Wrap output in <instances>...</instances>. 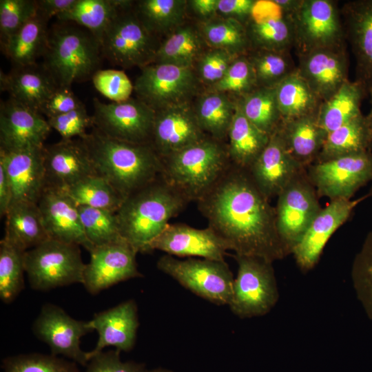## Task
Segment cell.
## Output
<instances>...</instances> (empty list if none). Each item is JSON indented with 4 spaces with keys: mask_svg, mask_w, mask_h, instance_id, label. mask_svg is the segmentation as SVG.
Instances as JSON below:
<instances>
[{
    "mask_svg": "<svg viewBox=\"0 0 372 372\" xmlns=\"http://www.w3.org/2000/svg\"><path fill=\"white\" fill-rule=\"evenodd\" d=\"M247 118L259 130L271 136L279 127L282 116L274 87H256L238 99Z\"/></svg>",
    "mask_w": 372,
    "mask_h": 372,
    "instance_id": "40",
    "label": "cell"
},
{
    "mask_svg": "<svg viewBox=\"0 0 372 372\" xmlns=\"http://www.w3.org/2000/svg\"><path fill=\"white\" fill-rule=\"evenodd\" d=\"M161 160V178L189 201L198 200L231 163L227 149L206 137Z\"/></svg>",
    "mask_w": 372,
    "mask_h": 372,
    "instance_id": "5",
    "label": "cell"
},
{
    "mask_svg": "<svg viewBox=\"0 0 372 372\" xmlns=\"http://www.w3.org/2000/svg\"><path fill=\"white\" fill-rule=\"evenodd\" d=\"M245 25L251 50L290 52L294 48L291 17L272 0L258 1Z\"/></svg>",
    "mask_w": 372,
    "mask_h": 372,
    "instance_id": "27",
    "label": "cell"
},
{
    "mask_svg": "<svg viewBox=\"0 0 372 372\" xmlns=\"http://www.w3.org/2000/svg\"><path fill=\"white\" fill-rule=\"evenodd\" d=\"M3 372H79L76 363L52 354H20L3 360Z\"/></svg>",
    "mask_w": 372,
    "mask_h": 372,
    "instance_id": "48",
    "label": "cell"
},
{
    "mask_svg": "<svg viewBox=\"0 0 372 372\" xmlns=\"http://www.w3.org/2000/svg\"><path fill=\"white\" fill-rule=\"evenodd\" d=\"M205 138L187 103L156 111L151 145L167 158Z\"/></svg>",
    "mask_w": 372,
    "mask_h": 372,
    "instance_id": "19",
    "label": "cell"
},
{
    "mask_svg": "<svg viewBox=\"0 0 372 372\" xmlns=\"http://www.w3.org/2000/svg\"><path fill=\"white\" fill-rule=\"evenodd\" d=\"M157 268L196 295L217 305L229 304L234 277L225 260L188 258L165 255Z\"/></svg>",
    "mask_w": 372,
    "mask_h": 372,
    "instance_id": "9",
    "label": "cell"
},
{
    "mask_svg": "<svg viewBox=\"0 0 372 372\" xmlns=\"http://www.w3.org/2000/svg\"><path fill=\"white\" fill-rule=\"evenodd\" d=\"M367 96L358 81L347 80L338 91L320 107L317 119L327 134L360 116L362 99Z\"/></svg>",
    "mask_w": 372,
    "mask_h": 372,
    "instance_id": "34",
    "label": "cell"
},
{
    "mask_svg": "<svg viewBox=\"0 0 372 372\" xmlns=\"http://www.w3.org/2000/svg\"><path fill=\"white\" fill-rule=\"evenodd\" d=\"M275 90L282 120L318 116L322 101L298 70L279 83Z\"/></svg>",
    "mask_w": 372,
    "mask_h": 372,
    "instance_id": "36",
    "label": "cell"
},
{
    "mask_svg": "<svg viewBox=\"0 0 372 372\" xmlns=\"http://www.w3.org/2000/svg\"><path fill=\"white\" fill-rule=\"evenodd\" d=\"M90 323L92 329L97 331L99 339L95 347L87 352L88 362L107 347L130 351L134 346L139 325L136 303L128 300L95 313Z\"/></svg>",
    "mask_w": 372,
    "mask_h": 372,
    "instance_id": "28",
    "label": "cell"
},
{
    "mask_svg": "<svg viewBox=\"0 0 372 372\" xmlns=\"http://www.w3.org/2000/svg\"><path fill=\"white\" fill-rule=\"evenodd\" d=\"M47 120L52 130L60 134L61 140L83 138L88 134L87 129L94 127L92 116L88 114L85 105Z\"/></svg>",
    "mask_w": 372,
    "mask_h": 372,
    "instance_id": "52",
    "label": "cell"
},
{
    "mask_svg": "<svg viewBox=\"0 0 372 372\" xmlns=\"http://www.w3.org/2000/svg\"><path fill=\"white\" fill-rule=\"evenodd\" d=\"M48 22L37 13L1 44L3 54L14 67L37 64V60L43 56L48 41Z\"/></svg>",
    "mask_w": 372,
    "mask_h": 372,
    "instance_id": "33",
    "label": "cell"
},
{
    "mask_svg": "<svg viewBox=\"0 0 372 372\" xmlns=\"http://www.w3.org/2000/svg\"><path fill=\"white\" fill-rule=\"evenodd\" d=\"M296 54L346 46L344 28L338 3L332 0H302L290 16Z\"/></svg>",
    "mask_w": 372,
    "mask_h": 372,
    "instance_id": "11",
    "label": "cell"
},
{
    "mask_svg": "<svg viewBox=\"0 0 372 372\" xmlns=\"http://www.w3.org/2000/svg\"><path fill=\"white\" fill-rule=\"evenodd\" d=\"M160 250L170 256L225 260L228 247L209 227L197 229L185 224H169L151 243L149 252Z\"/></svg>",
    "mask_w": 372,
    "mask_h": 372,
    "instance_id": "23",
    "label": "cell"
},
{
    "mask_svg": "<svg viewBox=\"0 0 372 372\" xmlns=\"http://www.w3.org/2000/svg\"><path fill=\"white\" fill-rule=\"evenodd\" d=\"M76 0H38V13L49 21L69 9Z\"/></svg>",
    "mask_w": 372,
    "mask_h": 372,
    "instance_id": "57",
    "label": "cell"
},
{
    "mask_svg": "<svg viewBox=\"0 0 372 372\" xmlns=\"http://www.w3.org/2000/svg\"><path fill=\"white\" fill-rule=\"evenodd\" d=\"M85 234L93 247L124 240L120 233L116 212L79 206Z\"/></svg>",
    "mask_w": 372,
    "mask_h": 372,
    "instance_id": "46",
    "label": "cell"
},
{
    "mask_svg": "<svg viewBox=\"0 0 372 372\" xmlns=\"http://www.w3.org/2000/svg\"><path fill=\"white\" fill-rule=\"evenodd\" d=\"M297 55L298 72L322 102L335 94L349 79L346 46L317 49Z\"/></svg>",
    "mask_w": 372,
    "mask_h": 372,
    "instance_id": "18",
    "label": "cell"
},
{
    "mask_svg": "<svg viewBox=\"0 0 372 372\" xmlns=\"http://www.w3.org/2000/svg\"><path fill=\"white\" fill-rule=\"evenodd\" d=\"M57 87L43 65L14 67L7 74L1 70V90L7 92L10 98L39 112Z\"/></svg>",
    "mask_w": 372,
    "mask_h": 372,
    "instance_id": "29",
    "label": "cell"
},
{
    "mask_svg": "<svg viewBox=\"0 0 372 372\" xmlns=\"http://www.w3.org/2000/svg\"><path fill=\"white\" fill-rule=\"evenodd\" d=\"M365 196H366V197H372V183H371V187H370V189L369 190L368 194Z\"/></svg>",
    "mask_w": 372,
    "mask_h": 372,
    "instance_id": "63",
    "label": "cell"
},
{
    "mask_svg": "<svg viewBox=\"0 0 372 372\" xmlns=\"http://www.w3.org/2000/svg\"><path fill=\"white\" fill-rule=\"evenodd\" d=\"M83 105L70 87L58 86L45 101L40 113L48 118L65 114Z\"/></svg>",
    "mask_w": 372,
    "mask_h": 372,
    "instance_id": "55",
    "label": "cell"
},
{
    "mask_svg": "<svg viewBox=\"0 0 372 372\" xmlns=\"http://www.w3.org/2000/svg\"><path fill=\"white\" fill-rule=\"evenodd\" d=\"M141 69L134 90L155 112L187 103L196 90L198 81L192 68L153 63Z\"/></svg>",
    "mask_w": 372,
    "mask_h": 372,
    "instance_id": "13",
    "label": "cell"
},
{
    "mask_svg": "<svg viewBox=\"0 0 372 372\" xmlns=\"http://www.w3.org/2000/svg\"><path fill=\"white\" fill-rule=\"evenodd\" d=\"M44 146L10 151L0 149V163L11 186V204H37L45 187Z\"/></svg>",
    "mask_w": 372,
    "mask_h": 372,
    "instance_id": "22",
    "label": "cell"
},
{
    "mask_svg": "<svg viewBox=\"0 0 372 372\" xmlns=\"http://www.w3.org/2000/svg\"><path fill=\"white\" fill-rule=\"evenodd\" d=\"M306 170L319 197L330 200L351 199L358 190L372 182V152L366 151L314 163Z\"/></svg>",
    "mask_w": 372,
    "mask_h": 372,
    "instance_id": "12",
    "label": "cell"
},
{
    "mask_svg": "<svg viewBox=\"0 0 372 372\" xmlns=\"http://www.w3.org/2000/svg\"><path fill=\"white\" fill-rule=\"evenodd\" d=\"M52 128L39 112L9 98L0 106V149L43 147Z\"/></svg>",
    "mask_w": 372,
    "mask_h": 372,
    "instance_id": "20",
    "label": "cell"
},
{
    "mask_svg": "<svg viewBox=\"0 0 372 372\" xmlns=\"http://www.w3.org/2000/svg\"><path fill=\"white\" fill-rule=\"evenodd\" d=\"M346 40L355 59L356 81L367 95L372 87V0H354L340 9Z\"/></svg>",
    "mask_w": 372,
    "mask_h": 372,
    "instance_id": "25",
    "label": "cell"
},
{
    "mask_svg": "<svg viewBox=\"0 0 372 372\" xmlns=\"http://www.w3.org/2000/svg\"><path fill=\"white\" fill-rule=\"evenodd\" d=\"M24 251L5 238L0 241V298L12 302L24 289Z\"/></svg>",
    "mask_w": 372,
    "mask_h": 372,
    "instance_id": "45",
    "label": "cell"
},
{
    "mask_svg": "<svg viewBox=\"0 0 372 372\" xmlns=\"http://www.w3.org/2000/svg\"><path fill=\"white\" fill-rule=\"evenodd\" d=\"M228 154L232 164L249 169L267 145L270 136L259 130L244 115L238 100L231 123Z\"/></svg>",
    "mask_w": 372,
    "mask_h": 372,
    "instance_id": "32",
    "label": "cell"
},
{
    "mask_svg": "<svg viewBox=\"0 0 372 372\" xmlns=\"http://www.w3.org/2000/svg\"><path fill=\"white\" fill-rule=\"evenodd\" d=\"M276 3L282 12L291 16L298 9L301 3L302 0H272Z\"/></svg>",
    "mask_w": 372,
    "mask_h": 372,
    "instance_id": "60",
    "label": "cell"
},
{
    "mask_svg": "<svg viewBox=\"0 0 372 372\" xmlns=\"http://www.w3.org/2000/svg\"><path fill=\"white\" fill-rule=\"evenodd\" d=\"M277 232L287 253L295 247L322 209L317 192L302 169L277 196Z\"/></svg>",
    "mask_w": 372,
    "mask_h": 372,
    "instance_id": "10",
    "label": "cell"
},
{
    "mask_svg": "<svg viewBox=\"0 0 372 372\" xmlns=\"http://www.w3.org/2000/svg\"><path fill=\"white\" fill-rule=\"evenodd\" d=\"M32 331L48 345L51 354L63 355L82 366L87 364V352L81 349L80 344L83 336L94 331L90 320H76L61 307L46 303L34 320Z\"/></svg>",
    "mask_w": 372,
    "mask_h": 372,
    "instance_id": "15",
    "label": "cell"
},
{
    "mask_svg": "<svg viewBox=\"0 0 372 372\" xmlns=\"http://www.w3.org/2000/svg\"><path fill=\"white\" fill-rule=\"evenodd\" d=\"M249 59L257 87H274L297 70L289 51L251 50Z\"/></svg>",
    "mask_w": 372,
    "mask_h": 372,
    "instance_id": "44",
    "label": "cell"
},
{
    "mask_svg": "<svg viewBox=\"0 0 372 372\" xmlns=\"http://www.w3.org/2000/svg\"><path fill=\"white\" fill-rule=\"evenodd\" d=\"M256 0H219L218 12L223 17L237 20L243 24L251 16Z\"/></svg>",
    "mask_w": 372,
    "mask_h": 372,
    "instance_id": "56",
    "label": "cell"
},
{
    "mask_svg": "<svg viewBox=\"0 0 372 372\" xmlns=\"http://www.w3.org/2000/svg\"><path fill=\"white\" fill-rule=\"evenodd\" d=\"M50 239L81 246L89 252L94 248L82 225L79 206L65 190L45 187L37 203Z\"/></svg>",
    "mask_w": 372,
    "mask_h": 372,
    "instance_id": "21",
    "label": "cell"
},
{
    "mask_svg": "<svg viewBox=\"0 0 372 372\" xmlns=\"http://www.w3.org/2000/svg\"><path fill=\"white\" fill-rule=\"evenodd\" d=\"M96 90L112 102L130 99L134 85L123 70L107 69L97 70L92 77Z\"/></svg>",
    "mask_w": 372,
    "mask_h": 372,
    "instance_id": "51",
    "label": "cell"
},
{
    "mask_svg": "<svg viewBox=\"0 0 372 372\" xmlns=\"http://www.w3.org/2000/svg\"><path fill=\"white\" fill-rule=\"evenodd\" d=\"M189 200L160 176L125 198L116 212L122 238L138 253L151 243Z\"/></svg>",
    "mask_w": 372,
    "mask_h": 372,
    "instance_id": "3",
    "label": "cell"
},
{
    "mask_svg": "<svg viewBox=\"0 0 372 372\" xmlns=\"http://www.w3.org/2000/svg\"><path fill=\"white\" fill-rule=\"evenodd\" d=\"M132 1L125 0H76L56 19L70 22L89 30L99 41L118 12Z\"/></svg>",
    "mask_w": 372,
    "mask_h": 372,
    "instance_id": "35",
    "label": "cell"
},
{
    "mask_svg": "<svg viewBox=\"0 0 372 372\" xmlns=\"http://www.w3.org/2000/svg\"><path fill=\"white\" fill-rule=\"evenodd\" d=\"M197 202L209 227L236 255L272 262L288 256L277 232L275 207L247 169L231 163Z\"/></svg>",
    "mask_w": 372,
    "mask_h": 372,
    "instance_id": "1",
    "label": "cell"
},
{
    "mask_svg": "<svg viewBox=\"0 0 372 372\" xmlns=\"http://www.w3.org/2000/svg\"><path fill=\"white\" fill-rule=\"evenodd\" d=\"M94 127L103 134L121 141L150 144L156 112L137 99L105 103L93 99Z\"/></svg>",
    "mask_w": 372,
    "mask_h": 372,
    "instance_id": "14",
    "label": "cell"
},
{
    "mask_svg": "<svg viewBox=\"0 0 372 372\" xmlns=\"http://www.w3.org/2000/svg\"><path fill=\"white\" fill-rule=\"evenodd\" d=\"M131 3L123 8L105 30L100 43L103 56L123 68L154 63L158 48L155 36L138 19Z\"/></svg>",
    "mask_w": 372,
    "mask_h": 372,
    "instance_id": "6",
    "label": "cell"
},
{
    "mask_svg": "<svg viewBox=\"0 0 372 372\" xmlns=\"http://www.w3.org/2000/svg\"><path fill=\"white\" fill-rule=\"evenodd\" d=\"M12 202V190L3 165L0 163V216H6Z\"/></svg>",
    "mask_w": 372,
    "mask_h": 372,
    "instance_id": "58",
    "label": "cell"
},
{
    "mask_svg": "<svg viewBox=\"0 0 372 372\" xmlns=\"http://www.w3.org/2000/svg\"><path fill=\"white\" fill-rule=\"evenodd\" d=\"M121 351L114 349L96 354L92 357L84 372H143L144 365L134 362H123Z\"/></svg>",
    "mask_w": 372,
    "mask_h": 372,
    "instance_id": "54",
    "label": "cell"
},
{
    "mask_svg": "<svg viewBox=\"0 0 372 372\" xmlns=\"http://www.w3.org/2000/svg\"><path fill=\"white\" fill-rule=\"evenodd\" d=\"M103 56L99 41L87 29L70 22L48 30L43 65L59 87L92 79Z\"/></svg>",
    "mask_w": 372,
    "mask_h": 372,
    "instance_id": "4",
    "label": "cell"
},
{
    "mask_svg": "<svg viewBox=\"0 0 372 372\" xmlns=\"http://www.w3.org/2000/svg\"><path fill=\"white\" fill-rule=\"evenodd\" d=\"M369 94L371 96V108L369 114L365 116V122L369 132L371 147L372 149V87L371 88Z\"/></svg>",
    "mask_w": 372,
    "mask_h": 372,
    "instance_id": "61",
    "label": "cell"
},
{
    "mask_svg": "<svg viewBox=\"0 0 372 372\" xmlns=\"http://www.w3.org/2000/svg\"><path fill=\"white\" fill-rule=\"evenodd\" d=\"M202 40L191 26H179L158 48L154 63L192 68L202 56Z\"/></svg>",
    "mask_w": 372,
    "mask_h": 372,
    "instance_id": "39",
    "label": "cell"
},
{
    "mask_svg": "<svg viewBox=\"0 0 372 372\" xmlns=\"http://www.w3.org/2000/svg\"><path fill=\"white\" fill-rule=\"evenodd\" d=\"M365 198L364 196L355 200H331L322 208L292 251L296 262L302 272H308L317 265L329 238L349 219L355 207Z\"/></svg>",
    "mask_w": 372,
    "mask_h": 372,
    "instance_id": "17",
    "label": "cell"
},
{
    "mask_svg": "<svg viewBox=\"0 0 372 372\" xmlns=\"http://www.w3.org/2000/svg\"><path fill=\"white\" fill-rule=\"evenodd\" d=\"M143 372H172V371L169 370H165V369H154V370H151V371L145 370Z\"/></svg>",
    "mask_w": 372,
    "mask_h": 372,
    "instance_id": "62",
    "label": "cell"
},
{
    "mask_svg": "<svg viewBox=\"0 0 372 372\" xmlns=\"http://www.w3.org/2000/svg\"><path fill=\"white\" fill-rule=\"evenodd\" d=\"M235 108L226 93L213 91L199 99L194 112L203 132L218 141L227 136Z\"/></svg>",
    "mask_w": 372,
    "mask_h": 372,
    "instance_id": "38",
    "label": "cell"
},
{
    "mask_svg": "<svg viewBox=\"0 0 372 372\" xmlns=\"http://www.w3.org/2000/svg\"><path fill=\"white\" fill-rule=\"evenodd\" d=\"M77 206L116 212L125 198L104 178L88 176L63 189Z\"/></svg>",
    "mask_w": 372,
    "mask_h": 372,
    "instance_id": "41",
    "label": "cell"
},
{
    "mask_svg": "<svg viewBox=\"0 0 372 372\" xmlns=\"http://www.w3.org/2000/svg\"><path fill=\"white\" fill-rule=\"evenodd\" d=\"M81 139L96 174L107 180L125 198L161 176L162 160L150 144L115 139L95 127Z\"/></svg>",
    "mask_w": 372,
    "mask_h": 372,
    "instance_id": "2",
    "label": "cell"
},
{
    "mask_svg": "<svg viewBox=\"0 0 372 372\" xmlns=\"http://www.w3.org/2000/svg\"><path fill=\"white\" fill-rule=\"evenodd\" d=\"M237 56L216 48L203 54L198 61V74L200 79L207 84H216L222 79Z\"/></svg>",
    "mask_w": 372,
    "mask_h": 372,
    "instance_id": "53",
    "label": "cell"
},
{
    "mask_svg": "<svg viewBox=\"0 0 372 372\" xmlns=\"http://www.w3.org/2000/svg\"><path fill=\"white\" fill-rule=\"evenodd\" d=\"M137 253L125 240L94 247L83 272L85 289L95 295L118 282L141 277L136 265Z\"/></svg>",
    "mask_w": 372,
    "mask_h": 372,
    "instance_id": "16",
    "label": "cell"
},
{
    "mask_svg": "<svg viewBox=\"0 0 372 372\" xmlns=\"http://www.w3.org/2000/svg\"><path fill=\"white\" fill-rule=\"evenodd\" d=\"M351 279L357 298L372 320V230L353 260Z\"/></svg>",
    "mask_w": 372,
    "mask_h": 372,
    "instance_id": "47",
    "label": "cell"
},
{
    "mask_svg": "<svg viewBox=\"0 0 372 372\" xmlns=\"http://www.w3.org/2000/svg\"><path fill=\"white\" fill-rule=\"evenodd\" d=\"M366 151H371V147L365 116L361 114L327 134L315 163L324 162Z\"/></svg>",
    "mask_w": 372,
    "mask_h": 372,
    "instance_id": "37",
    "label": "cell"
},
{
    "mask_svg": "<svg viewBox=\"0 0 372 372\" xmlns=\"http://www.w3.org/2000/svg\"><path fill=\"white\" fill-rule=\"evenodd\" d=\"M277 132L291 155L304 168L316 161L327 135L317 116L282 120Z\"/></svg>",
    "mask_w": 372,
    "mask_h": 372,
    "instance_id": "30",
    "label": "cell"
},
{
    "mask_svg": "<svg viewBox=\"0 0 372 372\" xmlns=\"http://www.w3.org/2000/svg\"><path fill=\"white\" fill-rule=\"evenodd\" d=\"M234 258L238 273L228 304L231 311L242 319L268 313L279 299L273 262L256 256Z\"/></svg>",
    "mask_w": 372,
    "mask_h": 372,
    "instance_id": "7",
    "label": "cell"
},
{
    "mask_svg": "<svg viewBox=\"0 0 372 372\" xmlns=\"http://www.w3.org/2000/svg\"><path fill=\"white\" fill-rule=\"evenodd\" d=\"M304 168L289 152L276 130L248 171L258 189L269 200L278 196Z\"/></svg>",
    "mask_w": 372,
    "mask_h": 372,
    "instance_id": "26",
    "label": "cell"
},
{
    "mask_svg": "<svg viewBox=\"0 0 372 372\" xmlns=\"http://www.w3.org/2000/svg\"><path fill=\"white\" fill-rule=\"evenodd\" d=\"M5 217L3 238L24 251L50 239L37 203H12Z\"/></svg>",
    "mask_w": 372,
    "mask_h": 372,
    "instance_id": "31",
    "label": "cell"
},
{
    "mask_svg": "<svg viewBox=\"0 0 372 372\" xmlns=\"http://www.w3.org/2000/svg\"><path fill=\"white\" fill-rule=\"evenodd\" d=\"M37 13L38 8L35 0H1V44Z\"/></svg>",
    "mask_w": 372,
    "mask_h": 372,
    "instance_id": "49",
    "label": "cell"
},
{
    "mask_svg": "<svg viewBox=\"0 0 372 372\" xmlns=\"http://www.w3.org/2000/svg\"><path fill=\"white\" fill-rule=\"evenodd\" d=\"M187 1L142 0L134 9L144 26L155 36L174 30L185 17Z\"/></svg>",
    "mask_w": 372,
    "mask_h": 372,
    "instance_id": "42",
    "label": "cell"
},
{
    "mask_svg": "<svg viewBox=\"0 0 372 372\" xmlns=\"http://www.w3.org/2000/svg\"><path fill=\"white\" fill-rule=\"evenodd\" d=\"M218 1L219 0H192L188 2L197 15L209 19L218 12Z\"/></svg>",
    "mask_w": 372,
    "mask_h": 372,
    "instance_id": "59",
    "label": "cell"
},
{
    "mask_svg": "<svg viewBox=\"0 0 372 372\" xmlns=\"http://www.w3.org/2000/svg\"><path fill=\"white\" fill-rule=\"evenodd\" d=\"M256 87L254 71L246 54L238 56L222 79L212 85L213 91L231 92L240 96Z\"/></svg>",
    "mask_w": 372,
    "mask_h": 372,
    "instance_id": "50",
    "label": "cell"
},
{
    "mask_svg": "<svg viewBox=\"0 0 372 372\" xmlns=\"http://www.w3.org/2000/svg\"><path fill=\"white\" fill-rule=\"evenodd\" d=\"M80 246L48 239L24 254L25 271L30 287L48 291L83 283L85 264Z\"/></svg>",
    "mask_w": 372,
    "mask_h": 372,
    "instance_id": "8",
    "label": "cell"
},
{
    "mask_svg": "<svg viewBox=\"0 0 372 372\" xmlns=\"http://www.w3.org/2000/svg\"><path fill=\"white\" fill-rule=\"evenodd\" d=\"M202 35L214 48L234 55H244L251 50L245 24L230 18L209 19L201 24Z\"/></svg>",
    "mask_w": 372,
    "mask_h": 372,
    "instance_id": "43",
    "label": "cell"
},
{
    "mask_svg": "<svg viewBox=\"0 0 372 372\" xmlns=\"http://www.w3.org/2000/svg\"><path fill=\"white\" fill-rule=\"evenodd\" d=\"M44 169L45 187L62 189L96 174L88 149L79 138L44 146Z\"/></svg>",
    "mask_w": 372,
    "mask_h": 372,
    "instance_id": "24",
    "label": "cell"
}]
</instances>
